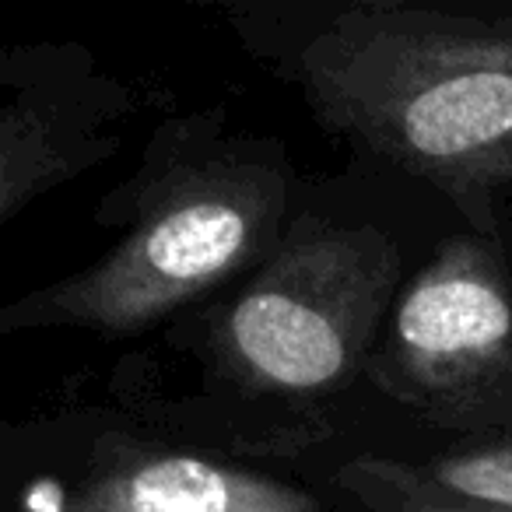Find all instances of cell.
<instances>
[{
    "label": "cell",
    "mask_w": 512,
    "mask_h": 512,
    "mask_svg": "<svg viewBox=\"0 0 512 512\" xmlns=\"http://www.w3.org/2000/svg\"><path fill=\"white\" fill-rule=\"evenodd\" d=\"M53 512H320L306 491L186 453H127Z\"/></svg>",
    "instance_id": "cell-5"
},
{
    "label": "cell",
    "mask_w": 512,
    "mask_h": 512,
    "mask_svg": "<svg viewBox=\"0 0 512 512\" xmlns=\"http://www.w3.org/2000/svg\"><path fill=\"white\" fill-rule=\"evenodd\" d=\"M421 474L453 498L495 505V509L512 512V442L439 456Z\"/></svg>",
    "instance_id": "cell-7"
},
{
    "label": "cell",
    "mask_w": 512,
    "mask_h": 512,
    "mask_svg": "<svg viewBox=\"0 0 512 512\" xmlns=\"http://www.w3.org/2000/svg\"><path fill=\"white\" fill-rule=\"evenodd\" d=\"M390 355L407 390L470 400L512 372V288L488 246L456 239L411 281L393 316Z\"/></svg>",
    "instance_id": "cell-4"
},
{
    "label": "cell",
    "mask_w": 512,
    "mask_h": 512,
    "mask_svg": "<svg viewBox=\"0 0 512 512\" xmlns=\"http://www.w3.org/2000/svg\"><path fill=\"white\" fill-rule=\"evenodd\" d=\"M397 278V253L369 228L306 225L242 288L221 327L256 390L327 393L362 362Z\"/></svg>",
    "instance_id": "cell-3"
},
{
    "label": "cell",
    "mask_w": 512,
    "mask_h": 512,
    "mask_svg": "<svg viewBox=\"0 0 512 512\" xmlns=\"http://www.w3.org/2000/svg\"><path fill=\"white\" fill-rule=\"evenodd\" d=\"M344 481L376 512H509L495 505L463 502L439 491L421 470L390 460H358L344 470Z\"/></svg>",
    "instance_id": "cell-6"
},
{
    "label": "cell",
    "mask_w": 512,
    "mask_h": 512,
    "mask_svg": "<svg viewBox=\"0 0 512 512\" xmlns=\"http://www.w3.org/2000/svg\"><path fill=\"white\" fill-rule=\"evenodd\" d=\"M323 123L456 200L512 186V22L348 8L302 53Z\"/></svg>",
    "instance_id": "cell-1"
},
{
    "label": "cell",
    "mask_w": 512,
    "mask_h": 512,
    "mask_svg": "<svg viewBox=\"0 0 512 512\" xmlns=\"http://www.w3.org/2000/svg\"><path fill=\"white\" fill-rule=\"evenodd\" d=\"M285 211V176L256 162H214L148 197L127 235L88 271L32 292L4 330L85 327L127 334L249 264Z\"/></svg>",
    "instance_id": "cell-2"
}]
</instances>
